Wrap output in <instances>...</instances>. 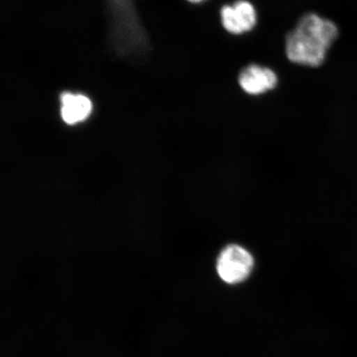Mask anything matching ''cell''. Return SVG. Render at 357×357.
Instances as JSON below:
<instances>
[{"instance_id":"4","label":"cell","mask_w":357,"mask_h":357,"mask_svg":"<svg viewBox=\"0 0 357 357\" xmlns=\"http://www.w3.org/2000/svg\"><path fill=\"white\" fill-rule=\"evenodd\" d=\"M238 83L243 91L251 96L262 95L278 86V75L268 67L252 64L241 71Z\"/></svg>"},{"instance_id":"3","label":"cell","mask_w":357,"mask_h":357,"mask_svg":"<svg viewBox=\"0 0 357 357\" xmlns=\"http://www.w3.org/2000/svg\"><path fill=\"white\" fill-rule=\"evenodd\" d=\"M220 17L223 28L236 35L250 32L255 28L257 22L256 8L247 0H238L233 4L223 6Z\"/></svg>"},{"instance_id":"1","label":"cell","mask_w":357,"mask_h":357,"mask_svg":"<svg viewBox=\"0 0 357 357\" xmlns=\"http://www.w3.org/2000/svg\"><path fill=\"white\" fill-rule=\"evenodd\" d=\"M337 26L317 13L303 15L285 39V52L294 64L319 67L338 38Z\"/></svg>"},{"instance_id":"5","label":"cell","mask_w":357,"mask_h":357,"mask_svg":"<svg viewBox=\"0 0 357 357\" xmlns=\"http://www.w3.org/2000/svg\"><path fill=\"white\" fill-rule=\"evenodd\" d=\"M61 116L68 124L86 120L92 111V104L86 96L65 93L61 96Z\"/></svg>"},{"instance_id":"6","label":"cell","mask_w":357,"mask_h":357,"mask_svg":"<svg viewBox=\"0 0 357 357\" xmlns=\"http://www.w3.org/2000/svg\"><path fill=\"white\" fill-rule=\"evenodd\" d=\"M188 1H190V3H199L204 1V0H188Z\"/></svg>"},{"instance_id":"2","label":"cell","mask_w":357,"mask_h":357,"mask_svg":"<svg viewBox=\"0 0 357 357\" xmlns=\"http://www.w3.org/2000/svg\"><path fill=\"white\" fill-rule=\"evenodd\" d=\"M254 259L248 250L238 245H229L222 250L217 261V272L225 283L243 282L251 275Z\"/></svg>"}]
</instances>
